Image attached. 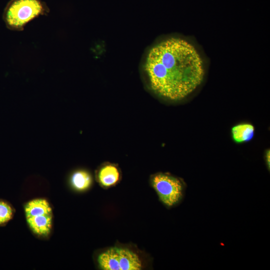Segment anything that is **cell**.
<instances>
[{"label":"cell","mask_w":270,"mask_h":270,"mask_svg":"<svg viewBox=\"0 0 270 270\" xmlns=\"http://www.w3.org/2000/svg\"><path fill=\"white\" fill-rule=\"evenodd\" d=\"M151 183L160 200L168 207L178 204L184 196V183L180 178L168 174H154L152 176Z\"/></svg>","instance_id":"3957f363"},{"label":"cell","mask_w":270,"mask_h":270,"mask_svg":"<svg viewBox=\"0 0 270 270\" xmlns=\"http://www.w3.org/2000/svg\"><path fill=\"white\" fill-rule=\"evenodd\" d=\"M70 182L74 189L82 191L86 190L90 186L92 178L90 174L88 172L78 170L74 172L72 174Z\"/></svg>","instance_id":"9c48e42d"},{"label":"cell","mask_w":270,"mask_h":270,"mask_svg":"<svg viewBox=\"0 0 270 270\" xmlns=\"http://www.w3.org/2000/svg\"><path fill=\"white\" fill-rule=\"evenodd\" d=\"M48 12L42 0H10L4 10L3 20L9 29L20 31L30 22Z\"/></svg>","instance_id":"7a4b0ae2"},{"label":"cell","mask_w":270,"mask_h":270,"mask_svg":"<svg viewBox=\"0 0 270 270\" xmlns=\"http://www.w3.org/2000/svg\"><path fill=\"white\" fill-rule=\"evenodd\" d=\"M104 270H140L142 263L138 256L127 248H110L98 258Z\"/></svg>","instance_id":"277c9868"},{"label":"cell","mask_w":270,"mask_h":270,"mask_svg":"<svg viewBox=\"0 0 270 270\" xmlns=\"http://www.w3.org/2000/svg\"><path fill=\"white\" fill-rule=\"evenodd\" d=\"M153 91L171 100L184 98L202 83V60L190 43L171 38L157 44L149 52L146 63Z\"/></svg>","instance_id":"6da1fadb"},{"label":"cell","mask_w":270,"mask_h":270,"mask_svg":"<svg viewBox=\"0 0 270 270\" xmlns=\"http://www.w3.org/2000/svg\"><path fill=\"white\" fill-rule=\"evenodd\" d=\"M14 210L7 202L0 200V226L6 224L14 216Z\"/></svg>","instance_id":"30bf717a"},{"label":"cell","mask_w":270,"mask_h":270,"mask_svg":"<svg viewBox=\"0 0 270 270\" xmlns=\"http://www.w3.org/2000/svg\"><path fill=\"white\" fill-rule=\"evenodd\" d=\"M232 138L238 144L252 140L254 134V126L248 123H242L234 126L231 130Z\"/></svg>","instance_id":"ba28073f"},{"label":"cell","mask_w":270,"mask_h":270,"mask_svg":"<svg viewBox=\"0 0 270 270\" xmlns=\"http://www.w3.org/2000/svg\"><path fill=\"white\" fill-rule=\"evenodd\" d=\"M26 218L37 215L52 214V208L45 198H36L27 202L24 206Z\"/></svg>","instance_id":"8992f818"},{"label":"cell","mask_w":270,"mask_h":270,"mask_svg":"<svg viewBox=\"0 0 270 270\" xmlns=\"http://www.w3.org/2000/svg\"><path fill=\"white\" fill-rule=\"evenodd\" d=\"M265 159H266V162L267 166L268 168V170H270V150H268L265 154Z\"/></svg>","instance_id":"8fae6325"},{"label":"cell","mask_w":270,"mask_h":270,"mask_svg":"<svg viewBox=\"0 0 270 270\" xmlns=\"http://www.w3.org/2000/svg\"><path fill=\"white\" fill-rule=\"evenodd\" d=\"M100 183L108 187L116 184L119 180L120 172L116 166L108 164L100 168L97 174Z\"/></svg>","instance_id":"52a82bcc"},{"label":"cell","mask_w":270,"mask_h":270,"mask_svg":"<svg viewBox=\"0 0 270 270\" xmlns=\"http://www.w3.org/2000/svg\"><path fill=\"white\" fill-rule=\"evenodd\" d=\"M26 223L32 232L38 236H48L52 231V214L26 218Z\"/></svg>","instance_id":"5b68a950"}]
</instances>
